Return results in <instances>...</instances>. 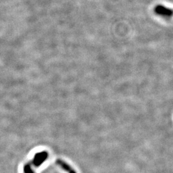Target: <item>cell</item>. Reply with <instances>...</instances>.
Instances as JSON below:
<instances>
[{
	"mask_svg": "<svg viewBox=\"0 0 173 173\" xmlns=\"http://www.w3.org/2000/svg\"><path fill=\"white\" fill-rule=\"evenodd\" d=\"M48 157V153L47 151H41L40 153H37V154H35L33 160L29 164L31 167L32 166H34V167H39L46 160Z\"/></svg>",
	"mask_w": 173,
	"mask_h": 173,
	"instance_id": "6da1fadb",
	"label": "cell"
},
{
	"mask_svg": "<svg viewBox=\"0 0 173 173\" xmlns=\"http://www.w3.org/2000/svg\"><path fill=\"white\" fill-rule=\"evenodd\" d=\"M155 13L163 17H171L173 16V10L164 5H158L154 8Z\"/></svg>",
	"mask_w": 173,
	"mask_h": 173,
	"instance_id": "7a4b0ae2",
	"label": "cell"
},
{
	"mask_svg": "<svg viewBox=\"0 0 173 173\" xmlns=\"http://www.w3.org/2000/svg\"><path fill=\"white\" fill-rule=\"evenodd\" d=\"M56 164L60 166L63 170L66 171L68 173H77L75 170H74L68 164H67L66 161H64L62 160H57L56 161Z\"/></svg>",
	"mask_w": 173,
	"mask_h": 173,
	"instance_id": "3957f363",
	"label": "cell"
},
{
	"mask_svg": "<svg viewBox=\"0 0 173 173\" xmlns=\"http://www.w3.org/2000/svg\"><path fill=\"white\" fill-rule=\"evenodd\" d=\"M24 173H35L34 171L29 164H27L25 165L24 167Z\"/></svg>",
	"mask_w": 173,
	"mask_h": 173,
	"instance_id": "277c9868",
	"label": "cell"
}]
</instances>
